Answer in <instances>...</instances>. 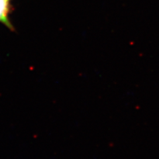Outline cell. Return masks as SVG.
<instances>
[{
	"instance_id": "cell-1",
	"label": "cell",
	"mask_w": 159,
	"mask_h": 159,
	"mask_svg": "<svg viewBox=\"0 0 159 159\" xmlns=\"http://www.w3.org/2000/svg\"><path fill=\"white\" fill-rule=\"evenodd\" d=\"M11 1L12 0H0V22L9 29H13L8 17Z\"/></svg>"
}]
</instances>
